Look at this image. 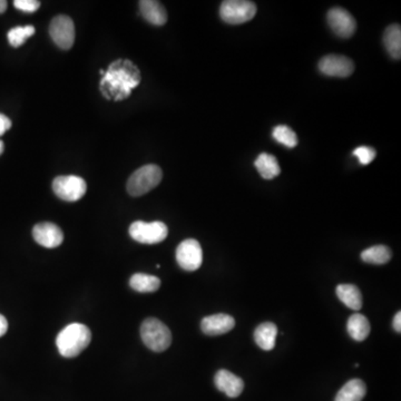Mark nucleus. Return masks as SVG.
Masks as SVG:
<instances>
[{
    "label": "nucleus",
    "mask_w": 401,
    "mask_h": 401,
    "mask_svg": "<svg viewBox=\"0 0 401 401\" xmlns=\"http://www.w3.org/2000/svg\"><path fill=\"white\" fill-rule=\"evenodd\" d=\"M365 394V383L360 379H351L340 389L335 401H363Z\"/></svg>",
    "instance_id": "18"
},
{
    "label": "nucleus",
    "mask_w": 401,
    "mask_h": 401,
    "mask_svg": "<svg viewBox=\"0 0 401 401\" xmlns=\"http://www.w3.org/2000/svg\"><path fill=\"white\" fill-rule=\"evenodd\" d=\"M337 296L340 301L349 309L358 311L363 308V294L355 284H339L337 286Z\"/></svg>",
    "instance_id": "17"
},
{
    "label": "nucleus",
    "mask_w": 401,
    "mask_h": 401,
    "mask_svg": "<svg viewBox=\"0 0 401 401\" xmlns=\"http://www.w3.org/2000/svg\"><path fill=\"white\" fill-rule=\"evenodd\" d=\"M4 152V143L3 141H0V155L3 154Z\"/></svg>",
    "instance_id": "32"
},
{
    "label": "nucleus",
    "mask_w": 401,
    "mask_h": 401,
    "mask_svg": "<svg viewBox=\"0 0 401 401\" xmlns=\"http://www.w3.org/2000/svg\"><path fill=\"white\" fill-rule=\"evenodd\" d=\"M130 286L141 293L155 292L161 286V280L157 276L145 274H135L130 276Z\"/></svg>",
    "instance_id": "20"
},
{
    "label": "nucleus",
    "mask_w": 401,
    "mask_h": 401,
    "mask_svg": "<svg viewBox=\"0 0 401 401\" xmlns=\"http://www.w3.org/2000/svg\"><path fill=\"white\" fill-rule=\"evenodd\" d=\"M33 240L39 246L47 249H54L62 244L64 241L63 231L54 223L43 222L35 225L33 229Z\"/></svg>",
    "instance_id": "12"
},
{
    "label": "nucleus",
    "mask_w": 401,
    "mask_h": 401,
    "mask_svg": "<svg viewBox=\"0 0 401 401\" xmlns=\"http://www.w3.org/2000/svg\"><path fill=\"white\" fill-rule=\"evenodd\" d=\"M49 35L59 48H72L75 41L74 21L66 15L56 16L49 25Z\"/></svg>",
    "instance_id": "8"
},
{
    "label": "nucleus",
    "mask_w": 401,
    "mask_h": 401,
    "mask_svg": "<svg viewBox=\"0 0 401 401\" xmlns=\"http://www.w3.org/2000/svg\"><path fill=\"white\" fill-rule=\"evenodd\" d=\"M274 137L276 142L283 144L286 147L293 148L298 145L296 134L286 125L276 126L274 130Z\"/></svg>",
    "instance_id": "25"
},
{
    "label": "nucleus",
    "mask_w": 401,
    "mask_h": 401,
    "mask_svg": "<svg viewBox=\"0 0 401 401\" xmlns=\"http://www.w3.org/2000/svg\"><path fill=\"white\" fill-rule=\"evenodd\" d=\"M14 5L24 13H35L41 7V3L37 0H15Z\"/></svg>",
    "instance_id": "27"
},
{
    "label": "nucleus",
    "mask_w": 401,
    "mask_h": 401,
    "mask_svg": "<svg viewBox=\"0 0 401 401\" xmlns=\"http://www.w3.org/2000/svg\"><path fill=\"white\" fill-rule=\"evenodd\" d=\"M394 329L397 333H401V312H397V315L394 318Z\"/></svg>",
    "instance_id": "30"
},
{
    "label": "nucleus",
    "mask_w": 401,
    "mask_h": 401,
    "mask_svg": "<svg viewBox=\"0 0 401 401\" xmlns=\"http://www.w3.org/2000/svg\"><path fill=\"white\" fill-rule=\"evenodd\" d=\"M6 9H7V1L0 0V14L5 13Z\"/></svg>",
    "instance_id": "31"
},
{
    "label": "nucleus",
    "mask_w": 401,
    "mask_h": 401,
    "mask_svg": "<svg viewBox=\"0 0 401 401\" xmlns=\"http://www.w3.org/2000/svg\"><path fill=\"white\" fill-rule=\"evenodd\" d=\"M254 165H256L261 177L266 179H274V177H278V174L281 173L278 160L276 159V156L270 155V154H260Z\"/></svg>",
    "instance_id": "21"
},
{
    "label": "nucleus",
    "mask_w": 401,
    "mask_h": 401,
    "mask_svg": "<svg viewBox=\"0 0 401 401\" xmlns=\"http://www.w3.org/2000/svg\"><path fill=\"white\" fill-rule=\"evenodd\" d=\"M322 74L330 77H348L355 71V64L350 58L341 55H328L319 62Z\"/></svg>",
    "instance_id": "11"
},
{
    "label": "nucleus",
    "mask_w": 401,
    "mask_h": 401,
    "mask_svg": "<svg viewBox=\"0 0 401 401\" xmlns=\"http://www.w3.org/2000/svg\"><path fill=\"white\" fill-rule=\"evenodd\" d=\"M163 179L161 167L155 164H147L134 172L128 179L126 189L132 197H142L155 189Z\"/></svg>",
    "instance_id": "3"
},
{
    "label": "nucleus",
    "mask_w": 401,
    "mask_h": 401,
    "mask_svg": "<svg viewBox=\"0 0 401 401\" xmlns=\"http://www.w3.org/2000/svg\"><path fill=\"white\" fill-rule=\"evenodd\" d=\"M234 318L224 313L205 317L201 322V329L207 335H222L234 328Z\"/></svg>",
    "instance_id": "13"
},
{
    "label": "nucleus",
    "mask_w": 401,
    "mask_h": 401,
    "mask_svg": "<svg viewBox=\"0 0 401 401\" xmlns=\"http://www.w3.org/2000/svg\"><path fill=\"white\" fill-rule=\"evenodd\" d=\"M11 127V120L4 114H0V136H3Z\"/></svg>",
    "instance_id": "28"
},
{
    "label": "nucleus",
    "mask_w": 401,
    "mask_h": 401,
    "mask_svg": "<svg viewBox=\"0 0 401 401\" xmlns=\"http://www.w3.org/2000/svg\"><path fill=\"white\" fill-rule=\"evenodd\" d=\"M214 382L217 388L230 398H236L240 396L244 389V382L242 379L225 369L217 371Z\"/></svg>",
    "instance_id": "14"
},
{
    "label": "nucleus",
    "mask_w": 401,
    "mask_h": 401,
    "mask_svg": "<svg viewBox=\"0 0 401 401\" xmlns=\"http://www.w3.org/2000/svg\"><path fill=\"white\" fill-rule=\"evenodd\" d=\"M8 330V321L3 315H0V337H3Z\"/></svg>",
    "instance_id": "29"
},
{
    "label": "nucleus",
    "mask_w": 401,
    "mask_h": 401,
    "mask_svg": "<svg viewBox=\"0 0 401 401\" xmlns=\"http://www.w3.org/2000/svg\"><path fill=\"white\" fill-rule=\"evenodd\" d=\"M278 335V327L272 322L261 323L254 331V340L256 345L266 351L274 350Z\"/></svg>",
    "instance_id": "16"
},
{
    "label": "nucleus",
    "mask_w": 401,
    "mask_h": 401,
    "mask_svg": "<svg viewBox=\"0 0 401 401\" xmlns=\"http://www.w3.org/2000/svg\"><path fill=\"white\" fill-rule=\"evenodd\" d=\"M383 43L390 56L400 59L401 56V27L400 25H390L383 35Z\"/></svg>",
    "instance_id": "22"
},
{
    "label": "nucleus",
    "mask_w": 401,
    "mask_h": 401,
    "mask_svg": "<svg viewBox=\"0 0 401 401\" xmlns=\"http://www.w3.org/2000/svg\"><path fill=\"white\" fill-rule=\"evenodd\" d=\"M141 80V72L134 63L128 59H118L103 75L100 90L106 100L120 102L130 98L132 90L140 85Z\"/></svg>",
    "instance_id": "1"
},
{
    "label": "nucleus",
    "mask_w": 401,
    "mask_h": 401,
    "mask_svg": "<svg viewBox=\"0 0 401 401\" xmlns=\"http://www.w3.org/2000/svg\"><path fill=\"white\" fill-rule=\"evenodd\" d=\"M55 194L67 202H76L86 193L87 185L84 179L77 175H62L53 182Z\"/></svg>",
    "instance_id": "7"
},
{
    "label": "nucleus",
    "mask_w": 401,
    "mask_h": 401,
    "mask_svg": "<svg viewBox=\"0 0 401 401\" xmlns=\"http://www.w3.org/2000/svg\"><path fill=\"white\" fill-rule=\"evenodd\" d=\"M256 4L248 0H226L220 7L221 19L230 25H241L254 19Z\"/></svg>",
    "instance_id": "5"
},
{
    "label": "nucleus",
    "mask_w": 401,
    "mask_h": 401,
    "mask_svg": "<svg viewBox=\"0 0 401 401\" xmlns=\"http://www.w3.org/2000/svg\"><path fill=\"white\" fill-rule=\"evenodd\" d=\"M348 333L355 341H363L370 335V322L361 313H355L348 320Z\"/></svg>",
    "instance_id": "19"
},
{
    "label": "nucleus",
    "mask_w": 401,
    "mask_h": 401,
    "mask_svg": "<svg viewBox=\"0 0 401 401\" xmlns=\"http://www.w3.org/2000/svg\"><path fill=\"white\" fill-rule=\"evenodd\" d=\"M328 24L333 33L341 38H350L357 29L353 16L343 8L335 7L328 13Z\"/></svg>",
    "instance_id": "10"
},
{
    "label": "nucleus",
    "mask_w": 401,
    "mask_h": 401,
    "mask_svg": "<svg viewBox=\"0 0 401 401\" xmlns=\"http://www.w3.org/2000/svg\"><path fill=\"white\" fill-rule=\"evenodd\" d=\"M130 238L136 242L143 243V244H156V243L163 242L167 238L169 229L167 224L160 221L155 222H143V221H136L130 225Z\"/></svg>",
    "instance_id": "6"
},
{
    "label": "nucleus",
    "mask_w": 401,
    "mask_h": 401,
    "mask_svg": "<svg viewBox=\"0 0 401 401\" xmlns=\"http://www.w3.org/2000/svg\"><path fill=\"white\" fill-rule=\"evenodd\" d=\"M35 27L33 26H24V27H15L8 31V41L11 46L19 48L21 45L26 43L27 39L31 38L35 33Z\"/></svg>",
    "instance_id": "24"
},
{
    "label": "nucleus",
    "mask_w": 401,
    "mask_h": 401,
    "mask_svg": "<svg viewBox=\"0 0 401 401\" xmlns=\"http://www.w3.org/2000/svg\"><path fill=\"white\" fill-rule=\"evenodd\" d=\"M177 261L185 271H197L203 262V251L201 244L194 239H187L179 243L177 249Z\"/></svg>",
    "instance_id": "9"
},
{
    "label": "nucleus",
    "mask_w": 401,
    "mask_h": 401,
    "mask_svg": "<svg viewBox=\"0 0 401 401\" xmlns=\"http://www.w3.org/2000/svg\"><path fill=\"white\" fill-rule=\"evenodd\" d=\"M376 151L369 146H359L353 151V155L359 160L363 165H368L376 157Z\"/></svg>",
    "instance_id": "26"
},
{
    "label": "nucleus",
    "mask_w": 401,
    "mask_h": 401,
    "mask_svg": "<svg viewBox=\"0 0 401 401\" xmlns=\"http://www.w3.org/2000/svg\"><path fill=\"white\" fill-rule=\"evenodd\" d=\"M392 254L390 249L386 246H375L367 249L361 254V260L365 261V264H388Z\"/></svg>",
    "instance_id": "23"
},
{
    "label": "nucleus",
    "mask_w": 401,
    "mask_h": 401,
    "mask_svg": "<svg viewBox=\"0 0 401 401\" xmlns=\"http://www.w3.org/2000/svg\"><path fill=\"white\" fill-rule=\"evenodd\" d=\"M140 11L144 19L155 26H163L167 21V9L156 0H142L140 1Z\"/></svg>",
    "instance_id": "15"
},
{
    "label": "nucleus",
    "mask_w": 401,
    "mask_h": 401,
    "mask_svg": "<svg viewBox=\"0 0 401 401\" xmlns=\"http://www.w3.org/2000/svg\"><path fill=\"white\" fill-rule=\"evenodd\" d=\"M141 337L144 345L154 353H163L169 349L172 343V333L169 328L156 318L144 320Z\"/></svg>",
    "instance_id": "4"
},
{
    "label": "nucleus",
    "mask_w": 401,
    "mask_h": 401,
    "mask_svg": "<svg viewBox=\"0 0 401 401\" xmlns=\"http://www.w3.org/2000/svg\"><path fill=\"white\" fill-rule=\"evenodd\" d=\"M92 341V333L82 323H72L65 327L56 338L59 353L65 358H74L82 353Z\"/></svg>",
    "instance_id": "2"
}]
</instances>
